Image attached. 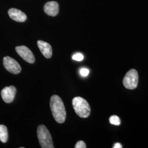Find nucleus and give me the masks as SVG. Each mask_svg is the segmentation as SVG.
<instances>
[{"label":"nucleus","instance_id":"15","mask_svg":"<svg viewBox=\"0 0 148 148\" xmlns=\"http://www.w3.org/2000/svg\"><path fill=\"white\" fill-rule=\"evenodd\" d=\"M75 148H86V145L85 142L82 140H79L78 142L75 145Z\"/></svg>","mask_w":148,"mask_h":148},{"label":"nucleus","instance_id":"9","mask_svg":"<svg viewBox=\"0 0 148 148\" xmlns=\"http://www.w3.org/2000/svg\"><path fill=\"white\" fill-rule=\"evenodd\" d=\"M43 10L48 16H56L59 13L58 3L56 1L48 2L44 5Z\"/></svg>","mask_w":148,"mask_h":148},{"label":"nucleus","instance_id":"16","mask_svg":"<svg viewBox=\"0 0 148 148\" xmlns=\"http://www.w3.org/2000/svg\"><path fill=\"white\" fill-rule=\"evenodd\" d=\"M113 148H122L121 144L120 143H115L114 146H113Z\"/></svg>","mask_w":148,"mask_h":148},{"label":"nucleus","instance_id":"2","mask_svg":"<svg viewBox=\"0 0 148 148\" xmlns=\"http://www.w3.org/2000/svg\"><path fill=\"white\" fill-rule=\"evenodd\" d=\"M72 104L76 114L81 118H87L90 114V108L87 101L84 98L76 97L72 101Z\"/></svg>","mask_w":148,"mask_h":148},{"label":"nucleus","instance_id":"13","mask_svg":"<svg viewBox=\"0 0 148 148\" xmlns=\"http://www.w3.org/2000/svg\"><path fill=\"white\" fill-rule=\"evenodd\" d=\"M72 58L75 60H76V61L81 62L84 59V56L81 53H76L73 56Z\"/></svg>","mask_w":148,"mask_h":148},{"label":"nucleus","instance_id":"10","mask_svg":"<svg viewBox=\"0 0 148 148\" xmlns=\"http://www.w3.org/2000/svg\"><path fill=\"white\" fill-rule=\"evenodd\" d=\"M37 45L41 52L46 58H51L52 56V49L48 43L39 40L37 41Z\"/></svg>","mask_w":148,"mask_h":148},{"label":"nucleus","instance_id":"12","mask_svg":"<svg viewBox=\"0 0 148 148\" xmlns=\"http://www.w3.org/2000/svg\"><path fill=\"white\" fill-rule=\"evenodd\" d=\"M109 122L110 123L114 125H116L119 126L121 123V120L119 117L117 116L116 115H112L109 118Z\"/></svg>","mask_w":148,"mask_h":148},{"label":"nucleus","instance_id":"5","mask_svg":"<svg viewBox=\"0 0 148 148\" xmlns=\"http://www.w3.org/2000/svg\"><path fill=\"white\" fill-rule=\"evenodd\" d=\"M3 64L5 69L12 74H18L21 71V67L19 64L10 57L7 56L4 57Z\"/></svg>","mask_w":148,"mask_h":148},{"label":"nucleus","instance_id":"7","mask_svg":"<svg viewBox=\"0 0 148 148\" xmlns=\"http://www.w3.org/2000/svg\"><path fill=\"white\" fill-rule=\"evenodd\" d=\"M16 92V87L13 86L5 87L1 90L2 99L6 103H12L14 99Z\"/></svg>","mask_w":148,"mask_h":148},{"label":"nucleus","instance_id":"4","mask_svg":"<svg viewBox=\"0 0 148 148\" xmlns=\"http://www.w3.org/2000/svg\"><path fill=\"white\" fill-rule=\"evenodd\" d=\"M138 79L137 71L135 69H131L125 75L123 79V84L127 89L134 90L137 87Z\"/></svg>","mask_w":148,"mask_h":148},{"label":"nucleus","instance_id":"11","mask_svg":"<svg viewBox=\"0 0 148 148\" xmlns=\"http://www.w3.org/2000/svg\"><path fill=\"white\" fill-rule=\"evenodd\" d=\"M7 128L5 125H0V140L2 143H6L8 140Z\"/></svg>","mask_w":148,"mask_h":148},{"label":"nucleus","instance_id":"1","mask_svg":"<svg viewBox=\"0 0 148 148\" xmlns=\"http://www.w3.org/2000/svg\"><path fill=\"white\" fill-rule=\"evenodd\" d=\"M50 108L53 117L59 123H63L66 119V110L63 102L58 95H53L50 99Z\"/></svg>","mask_w":148,"mask_h":148},{"label":"nucleus","instance_id":"3","mask_svg":"<svg viewBox=\"0 0 148 148\" xmlns=\"http://www.w3.org/2000/svg\"><path fill=\"white\" fill-rule=\"evenodd\" d=\"M37 135L41 148H54L51 133L45 125H39L37 127Z\"/></svg>","mask_w":148,"mask_h":148},{"label":"nucleus","instance_id":"6","mask_svg":"<svg viewBox=\"0 0 148 148\" xmlns=\"http://www.w3.org/2000/svg\"><path fill=\"white\" fill-rule=\"evenodd\" d=\"M16 51L21 58L27 63L32 64L35 62V58L33 53L30 49L26 46H18L16 47Z\"/></svg>","mask_w":148,"mask_h":148},{"label":"nucleus","instance_id":"8","mask_svg":"<svg viewBox=\"0 0 148 148\" xmlns=\"http://www.w3.org/2000/svg\"><path fill=\"white\" fill-rule=\"evenodd\" d=\"M8 15L12 19L17 22H24L26 21L27 16L26 14L16 8H11L8 10Z\"/></svg>","mask_w":148,"mask_h":148},{"label":"nucleus","instance_id":"14","mask_svg":"<svg viewBox=\"0 0 148 148\" xmlns=\"http://www.w3.org/2000/svg\"><path fill=\"white\" fill-rule=\"evenodd\" d=\"M89 73H90L89 70L87 68H82L79 70V74L82 76H84V77L88 76Z\"/></svg>","mask_w":148,"mask_h":148}]
</instances>
